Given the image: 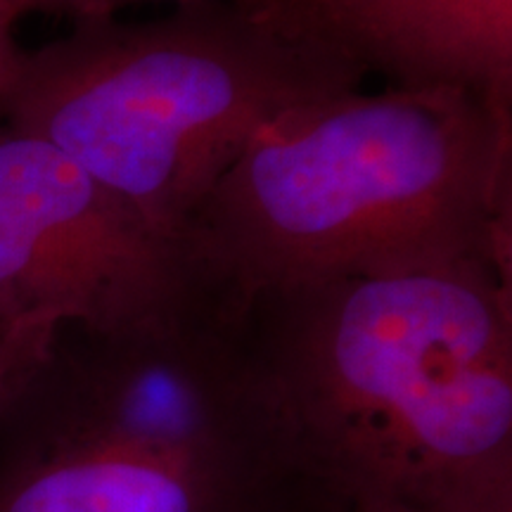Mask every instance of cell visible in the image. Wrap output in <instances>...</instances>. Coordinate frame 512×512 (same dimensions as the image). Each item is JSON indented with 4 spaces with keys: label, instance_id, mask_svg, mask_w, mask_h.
<instances>
[{
    "label": "cell",
    "instance_id": "9",
    "mask_svg": "<svg viewBox=\"0 0 512 512\" xmlns=\"http://www.w3.org/2000/svg\"><path fill=\"white\" fill-rule=\"evenodd\" d=\"M17 19L19 15L10 0H0V102L10 93L24 57V48L15 38Z\"/></svg>",
    "mask_w": 512,
    "mask_h": 512
},
{
    "label": "cell",
    "instance_id": "2",
    "mask_svg": "<svg viewBox=\"0 0 512 512\" xmlns=\"http://www.w3.org/2000/svg\"><path fill=\"white\" fill-rule=\"evenodd\" d=\"M510 174L512 107L453 86L351 88L259 133L185 238L242 302L456 266L512 275Z\"/></svg>",
    "mask_w": 512,
    "mask_h": 512
},
{
    "label": "cell",
    "instance_id": "7",
    "mask_svg": "<svg viewBox=\"0 0 512 512\" xmlns=\"http://www.w3.org/2000/svg\"><path fill=\"white\" fill-rule=\"evenodd\" d=\"M60 328L62 325L50 320H38L0 332V413L46 354Z\"/></svg>",
    "mask_w": 512,
    "mask_h": 512
},
{
    "label": "cell",
    "instance_id": "4",
    "mask_svg": "<svg viewBox=\"0 0 512 512\" xmlns=\"http://www.w3.org/2000/svg\"><path fill=\"white\" fill-rule=\"evenodd\" d=\"M363 79L249 0H176L147 22L76 19L24 50L0 119L57 147L157 233L188 240L259 133Z\"/></svg>",
    "mask_w": 512,
    "mask_h": 512
},
{
    "label": "cell",
    "instance_id": "3",
    "mask_svg": "<svg viewBox=\"0 0 512 512\" xmlns=\"http://www.w3.org/2000/svg\"><path fill=\"white\" fill-rule=\"evenodd\" d=\"M0 512H325L211 290L110 330L62 325L0 413Z\"/></svg>",
    "mask_w": 512,
    "mask_h": 512
},
{
    "label": "cell",
    "instance_id": "1",
    "mask_svg": "<svg viewBox=\"0 0 512 512\" xmlns=\"http://www.w3.org/2000/svg\"><path fill=\"white\" fill-rule=\"evenodd\" d=\"M245 328L325 512H448L512 470V275L456 266L259 292Z\"/></svg>",
    "mask_w": 512,
    "mask_h": 512
},
{
    "label": "cell",
    "instance_id": "8",
    "mask_svg": "<svg viewBox=\"0 0 512 512\" xmlns=\"http://www.w3.org/2000/svg\"><path fill=\"white\" fill-rule=\"evenodd\" d=\"M19 17L29 12H43V15H62L72 22L88 17H114L121 8L145 0H10Z\"/></svg>",
    "mask_w": 512,
    "mask_h": 512
},
{
    "label": "cell",
    "instance_id": "6",
    "mask_svg": "<svg viewBox=\"0 0 512 512\" xmlns=\"http://www.w3.org/2000/svg\"><path fill=\"white\" fill-rule=\"evenodd\" d=\"M387 86H453L512 107V0H249Z\"/></svg>",
    "mask_w": 512,
    "mask_h": 512
},
{
    "label": "cell",
    "instance_id": "10",
    "mask_svg": "<svg viewBox=\"0 0 512 512\" xmlns=\"http://www.w3.org/2000/svg\"><path fill=\"white\" fill-rule=\"evenodd\" d=\"M448 512H512V470L477 486Z\"/></svg>",
    "mask_w": 512,
    "mask_h": 512
},
{
    "label": "cell",
    "instance_id": "5",
    "mask_svg": "<svg viewBox=\"0 0 512 512\" xmlns=\"http://www.w3.org/2000/svg\"><path fill=\"white\" fill-rule=\"evenodd\" d=\"M190 242L140 221L46 140L0 121V332L110 330L214 290Z\"/></svg>",
    "mask_w": 512,
    "mask_h": 512
}]
</instances>
